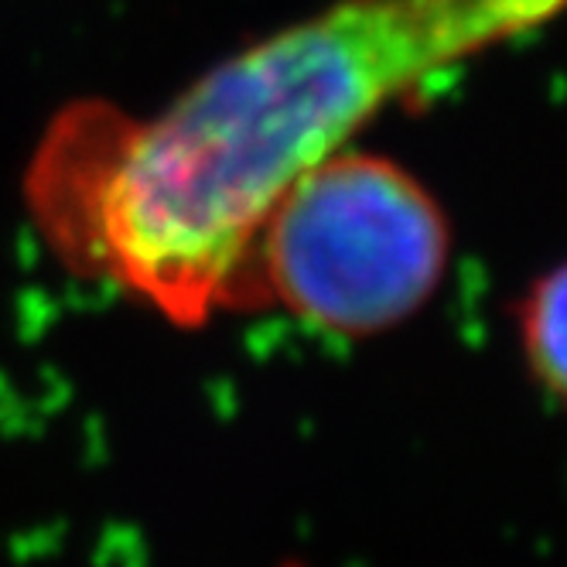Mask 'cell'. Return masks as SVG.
<instances>
[{
	"instance_id": "6da1fadb",
	"label": "cell",
	"mask_w": 567,
	"mask_h": 567,
	"mask_svg": "<svg viewBox=\"0 0 567 567\" xmlns=\"http://www.w3.org/2000/svg\"><path fill=\"white\" fill-rule=\"evenodd\" d=\"M567 0H336L154 116L79 103L28 175L52 247L178 326L250 308L254 243L311 168L431 75Z\"/></svg>"
},
{
	"instance_id": "7a4b0ae2",
	"label": "cell",
	"mask_w": 567,
	"mask_h": 567,
	"mask_svg": "<svg viewBox=\"0 0 567 567\" xmlns=\"http://www.w3.org/2000/svg\"><path fill=\"white\" fill-rule=\"evenodd\" d=\"M452 226L403 165L346 147L284 195L257 233L250 308L367 339L414 318L441 288Z\"/></svg>"
},
{
	"instance_id": "3957f363",
	"label": "cell",
	"mask_w": 567,
	"mask_h": 567,
	"mask_svg": "<svg viewBox=\"0 0 567 567\" xmlns=\"http://www.w3.org/2000/svg\"><path fill=\"white\" fill-rule=\"evenodd\" d=\"M516 329L526 370L554 403L567 408V260L530 284Z\"/></svg>"
}]
</instances>
